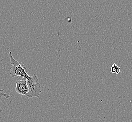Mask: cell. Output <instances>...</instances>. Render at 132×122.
I'll use <instances>...</instances> for the list:
<instances>
[{"label":"cell","mask_w":132,"mask_h":122,"mask_svg":"<svg viewBox=\"0 0 132 122\" xmlns=\"http://www.w3.org/2000/svg\"><path fill=\"white\" fill-rule=\"evenodd\" d=\"M10 59V75L12 77H19V78H24L27 79L29 76L26 72V68L23 64L16 60L12 56L11 52L9 53Z\"/></svg>","instance_id":"obj_1"},{"label":"cell","mask_w":132,"mask_h":122,"mask_svg":"<svg viewBox=\"0 0 132 122\" xmlns=\"http://www.w3.org/2000/svg\"><path fill=\"white\" fill-rule=\"evenodd\" d=\"M130 122H132V119L131 120V121H130Z\"/></svg>","instance_id":"obj_6"},{"label":"cell","mask_w":132,"mask_h":122,"mask_svg":"<svg viewBox=\"0 0 132 122\" xmlns=\"http://www.w3.org/2000/svg\"><path fill=\"white\" fill-rule=\"evenodd\" d=\"M27 80L29 91L26 96L29 98H39L42 93V89L38 77L36 75L34 74L32 76H29Z\"/></svg>","instance_id":"obj_2"},{"label":"cell","mask_w":132,"mask_h":122,"mask_svg":"<svg viewBox=\"0 0 132 122\" xmlns=\"http://www.w3.org/2000/svg\"><path fill=\"white\" fill-rule=\"evenodd\" d=\"M3 92H4V89L0 88V97H4L6 98H9L11 97V96L9 95L6 93H4ZM2 112H3L2 109L0 108V114H1L2 113Z\"/></svg>","instance_id":"obj_5"},{"label":"cell","mask_w":132,"mask_h":122,"mask_svg":"<svg viewBox=\"0 0 132 122\" xmlns=\"http://www.w3.org/2000/svg\"><path fill=\"white\" fill-rule=\"evenodd\" d=\"M111 71L112 73L115 74H119L120 72V68L116 64H114L111 66Z\"/></svg>","instance_id":"obj_4"},{"label":"cell","mask_w":132,"mask_h":122,"mask_svg":"<svg viewBox=\"0 0 132 122\" xmlns=\"http://www.w3.org/2000/svg\"><path fill=\"white\" fill-rule=\"evenodd\" d=\"M19 79L16 82V92L19 94L26 96L29 91L27 79L24 78Z\"/></svg>","instance_id":"obj_3"}]
</instances>
